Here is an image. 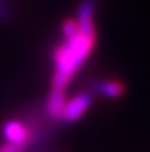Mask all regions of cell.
I'll return each mask as SVG.
<instances>
[{
    "mask_svg": "<svg viewBox=\"0 0 150 152\" xmlns=\"http://www.w3.org/2000/svg\"><path fill=\"white\" fill-rule=\"evenodd\" d=\"M9 10H7V7H6V4L3 3V0H0V21L1 22H6L7 19H9Z\"/></svg>",
    "mask_w": 150,
    "mask_h": 152,
    "instance_id": "ba28073f",
    "label": "cell"
},
{
    "mask_svg": "<svg viewBox=\"0 0 150 152\" xmlns=\"http://www.w3.org/2000/svg\"><path fill=\"white\" fill-rule=\"evenodd\" d=\"M96 40L97 34H86L83 31H78V34L65 40L54 49V71L51 77V89L66 92V87L93 52Z\"/></svg>",
    "mask_w": 150,
    "mask_h": 152,
    "instance_id": "6da1fadb",
    "label": "cell"
},
{
    "mask_svg": "<svg viewBox=\"0 0 150 152\" xmlns=\"http://www.w3.org/2000/svg\"><path fill=\"white\" fill-rule=\"evenodd\" d=\"M66 102V92L59 89H51L46 101V112L53 121H60L63 106Z\"/></svg>",
    "mask_w": 150,
    "mask_h": 152,
    "instance_id": "277c9868",
    "label": "cell"
},
{
    "mask_svg": "<svg viewBox=\"0 0 150 152\" xmlns=\"http://www.w3.org/2000/svg\"><path fill=\"white\" fill-rule=\"evenodd\" d=\"M94 89L99 95L104 96V98H110V99L121 98L125 92L124 84L116 80H100L94 84Z\"/></svg>",
    "mask_w": 150,
    "mask_h": 152,
    "instance_id": "5b68a950",
    "label": "cell"
},
{
    "mask_svg": "<svg viewBox=\"0 0 150 152\" xmlns=\"http://www.w3.org/2000/svg\"><path fill=\"white\" fill-rule=\"evenodd\" d=\"M3 136L7 140V143L16 145L19 148H25L31 139V132L28 126H25L19 120H9L3 126Z\"/></svg>",
    "mask_w": 150,
    "mask_h": 152,
    "instance_id": "3957f363",
    "label": "cell"
},
{
    "mask_svg": "<svg viewBox=\"0 0 150 152\" xmlns=\"http://www.w3.org/2000/svg\"><path fill=\"white\" fill-rule=\"evenodd\" d=\"M21 151H22V148H19L16 145H12V143H7V142L0 146V152H21Z\"/></svg>",
    "mask_w": 150,
    "mask_h": 152,
    "instance_id": "52a82bcc",
    "label": "cell"
},
{
    "mask_svg": "<svg viewBox=\"0 0 150 152\" xmlns=\"http://www.w3.org/2000/svg\"><path fill=\"white\" fill-rule=\"evenodd\" d=\"M91 103H93V98L87 92H81V93L75 95L74 98H71L69 101L66 99L60 121H65V123L78 121L80 118H83L86 115V112L90 109Z\"/></svg>",
    "mask_w": 150,
    "mask_h": 152,
    "instance_id": "7a4b0ae2",
    "label": "cell"
},
{
    "mask_svg": "<svg viewBox=\"0 0 150 152\" xmlns=\"http://www.w3.org/2000/svg\"><path fill=\"white\" fill-rule=\"evenodd\" d=\"M80 28H78V22L77 19H66L62 25V34H63V39L68 40L71 37H74L75 34H78Z\"/></svg>",
    "mask_w": 150,
    "mask_h": 152,
    "instance_id": "8992f818",
    "label": "cell"
}]
</instances>
